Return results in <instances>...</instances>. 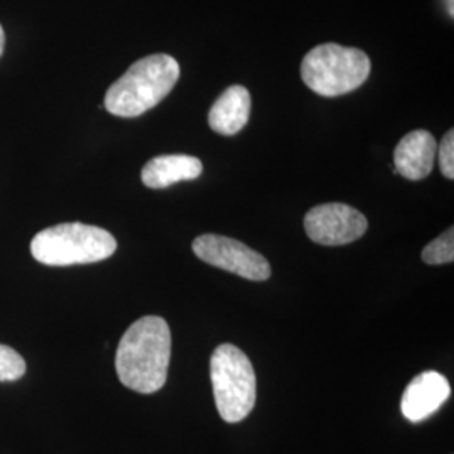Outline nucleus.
<instances>
[{
  "instance_id": "nucleus-1",
  "label": "nucleus",
  "mask_w": 454,
  "mask_h": 454,
  "mask_svg": "<svg viewBox=\"0 0 454 454\" xmlns=\"http://www.w3.org/2000/svg\"><path fill=\"white\" fill-rule=\"evenodd\" d=\"M172 335L162 317L148 315L121 337L114 367L120 382L138 394L159 392L167 382Z\"/></svg>"
},
{
  "instance_id": "nucleus-2",
  "label": "nucleus",
  "mask_w": 454,
  "mask_h": 454,
  "mask_svg": "<svg viewBox=\"0 0 454 454\" xmlns=\"http://www.w3.org/2000/svg\"><path fill=\"white\" fill-rule=\"evenodd\" d=\"M180 78V66L168 54H152L133 63L108 88L105 108L121 118H135L155 108L168 97Z\"/></svg>"
},
{
  "instance_id": "nucleus-3",
  "label": "nucleus",
  "mask_w": 454,
  "mask_h": 454,
  "mask_svg": "<svg viewBox=\"0 0 454 454\" xmlns=\"http://www.w3.org/2000/svg\"><path fill=\"white\" fill-rule=\"evenodd\" d=\"M116 251V239L101 229L82 223L48 227L34 236L31 253L46 266L91 264L108 260Z\"/></svg>"
},
{
  "instance_id": "nucleus-4",
  "label": "nucleus",
  "mask_w": 454,
  "mask_h": 454,
  "mask_svg": "<svg viewBox=\"0 0 454 454\" xmlns=\"http://www.w3.org/2000/svg\"><path fill=\"white\" fill-rule=\"evenodd\" d=\"M371 67L364 51L326 43L307 52L301 61V78L320 97H341L367 82Z\"/></svg>"
},
{
  "instance_id": "nucleus-5",
  "label": "nucleus",
  "mask_w": 454,
  "mask_h": 454,
  "mask_svg": "<svg viewBox=\"0 0 454 454\" xmlns=\"http://www.w3.org/2000/svg\"><path fill=\"white\" fill-rule=\"evenodd\" d=\"M211 382L219 416L236 424L256 406V373L251 360L236 345H219L211 357Z\"/></svg>"
},
{
  "instance_id": "nucleus-6",
  "label": "nucleus",
  "mask_w": 454,
  "mask_h": 454,
  "mask_svg": "<svg viewBox=\"0 0 454 454\" xmlns=\"http://www.w3.org/2000/svg\"><path fill=\"white\" fill-rule=\"evenodd\" d=\"M192 251L199 260L251 281H266L271 276V266L264 256L226 236L202 234L192 243Z\"/></svg>"
},
{
  "instance_id": "nucleus-7",
  "label": "nucleus",
  "mask_w": 454,
  "mask_h": 454,
  "mask_svg": "<svg viewBox=\"0 0 454 454\" xmlns=\"http://www.w3.org/2000/svg\"><path fill=\"white\" fill-rule=\"evenodd\" d=\"M367 217L362 212L340 202L320 204L305 215L309 239L322 246L354 243L367 232Z\"/></svg>"
},
{
  "instance_id": "nucleus-8",
  "label": "nucleus",
  "mask_w": 454,
  "mask_h": 454,
  "mask_svg": "<svg viewBox=\"0 0 454 454\" xmlns=\"http://www.w3.org/2000/svg\"><path fill=\"white\" fill-rule=\"evenodd\" d=\"M451 386L442 373L426 371L412 379L401 403V411L407 421L421 422L438 412L450 399Z\"/></svg>"
},
{
  "instance_id": "nucleus-9",
  "label": "nucleus",
  "mask_w": 454,
  "mask_h": 454,
  "mask_svg": "<svg viewBox=\"0 0 454 454\" xmlns=\"http://www.w3.org/2000/svg\"><path fill=\"white\" fill-rule=\"evenodd\" d=\"M438 144L433 133L416 130L407 133L394 150L395 172L407 180L426 179L436 162Z\"/></svg>"
},
{
  "instance_id": "nucleus-10",
  "label": "nucleus",
  "mask_w": 454,
  "mask_h": 454,
  "mask_svg": "<svg viewBox=\"0 0 454 454\" xmlns=\"http://www.w3.org/2000/svg\"><path fill=\"white\" fill-rule=\"evenodd\" d=\"M251 97L249 91L239 86H229L226 91L217 98L209 112V127L215 133L232 137L243 130L249 121Z\"/></svg>"
},
{
  "instance_id": "nucleus-11",
  "label": "nucleus",
  "mask_w": 454,
  "mask_h": 454,
  "mask_svg": "<svg viewBox=\"0 0 454 454\" xmlns=\"http://www.w3.org/2000/svg\"><path fill=\"white\" fill-rule=\"evenodd\" d=\"M202 174V162L192 155H160L145 163L142 182L148 189H167L184 180H195Z\"/></svg>"
},
{
  "instance_id": "nucleus-12",
  "label": "nucleus",
  "mask_w": 454,
  "mask_h": 454,
  "mask_svg": "<svg viewBox=\"0 0 454 454\" xmlns=\"http://www.w3.org/2000/svg\"><path fill=\"white\" fill-rule=\"evenodd\" d=\"M422 261L426 264H446L454 261V229L444 231L438 239L427 244L422 251Z\"/></svg>"
},
{
  "instance_id": "nucleus-13",
  "label": "nucleus",
  "mask_w": 454,
  "mask_h": 454,
  "mask_svg": "<svg viewBox=\"0 0 454 454\" xmlns=\"http://www.w3.org/2000/svg\"><path fill=\"white\" fill-rule=\"evenodd\" d=\"M27 371L26 360L12 347L0 343V382H16Z\"/></svg>"
},
{
  "instance_id": "nucleus-14",
  "label": "nucleus",
  "mask_w": 454,
  "mask_h": 454,
  "mask_svg": "<svg viewBox=\"0 0 454 454\" xmlns=\"http://www.w3.org/2000/svg\"><path fill=\"white\" fill-rule=\"evenodd\" d=\"M439 167L446 179H454V131L450 130L438 146Z\"/></svg>"
},
{
  "instance_id": "nucleus-15",
  "label": "nucleus",
  "mask_w": 454,
  "mask_h": 454,
  "mask_svg": "<svg viewBox=\"0 0 454 454\" xmlns=\"http://www.w3.org/2000/svg\"><path fill=\"white\" fill-rule=\"evenodd\" d=\"M444 4H446V11H448V14L450 17L453 19L454 17V0H444Z\"/></svg>"
},
{
  "instance_id": "nucleus-16",
  "label": "nucleus",
  "mask_w": 454,
  "mask_h": 454,
  "mask_svg": "<svg viewBox=\"0 0 454 454\" xmlns=\"http://www.w3.org/2000/svg\"><path fill=\"white\" fill-rule=\"evenodd\" d=\"M4 46H5V34H4L2 26H0V56H2V52H4Z\"/></svg>"
}]
</instances>
